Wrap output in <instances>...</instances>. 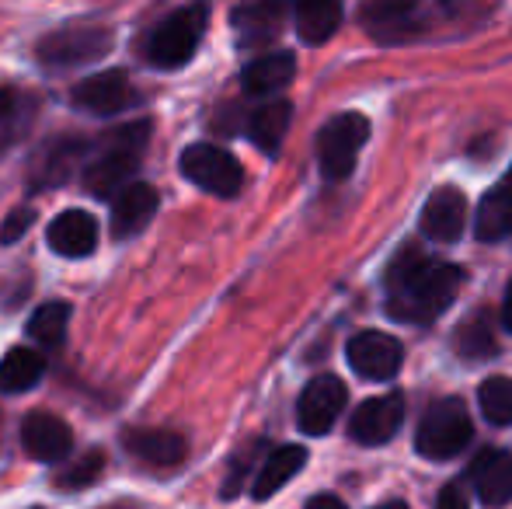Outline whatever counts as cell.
<instances>
[{
    "label": "cell",
    "instance_id": "6da1fadb",
    "mask_svg": "<svg viewBox=\"0 0 512 509\" xmlns=\"http://www.w3.org/2000/svg\"><path fill=\"white\" fill-rule=\"evenodd\" d=\"M464 272L450 262H436L418 245H405L387 265V314L405 325H432L453 304Z\"/></svg>",
    "mask_w": 512,
    "mask_h": 509
},
{
    "label": "cell",
    "instance_id": "7a4b0ae2",
    "mask_svg": "<svg viewBox=\"0 0 512 509\" xmlns=\"http://www.w3.org/2000/svg\"><path fill=\"white\" fill-rule=\"evenodd\" d=\"M150 129L154 126H150L147 119L119 126L115 133H105L102 140L88 150V161H84V185L91 189V196H98V199L119 196V192L133 182L143 150H147Z\"/></svg>",
    "mask_w": 512,
    "mask_h": 509
},
{
    "label": "cell",
    "instance_id": "3957f363",
    "mask_svg": "<svg viewBox=\"0 0 512 509\" xmlns=\"http://www.w3.org/2000/svg\"><path fill=\"white\" fill-rule=\"evenodd\" d=\"M209 21L206 4H189L171 11L147 39V63L157 70H178L196 56Z\"/></svg>",
    "mask_w": 512,
    "mask_h": 509
},
{
    "label": "cell",
    "instance_id": "277c9868",
    "mask_svg": "<svg viewBox=\"0 0 512 509\" xmlns=\"http://www.w3.org/2000/svg\"><path fill=\"white\" fill-rule=\"evenodd\" d=\"M474 426L460 398H439L425 408L415 433V450L429 461H450L471 443Z\"/></svg>",
    "mask_w": 512,
    "mask_h": 509
},
{
    "label": "cell",
    "instance_id": "5b68a950",
    "mask_svg": "<svg viewBox=\"0 0 512 509\" xmlns=\"http://www.w3.org/2000/svg\"><path fill=\"white\" fill-rule=\"evenodd\" d=\"M115 32L108 25H67L42 35L35 46V60L46 70H74L112 53Z\"/></svg>",
    "mask_w": 512,
    "mask_h": 509
},
{
    "label": "cell",
    "instance_id": "8992f818",
    "mask_svg": "<svg viewBox=\"0 0 512 509\" xmlns=\"http://www.w3.org/2000/svg\"><path fill=\"white\" fill-rule=\"evenodd\" d=\"M366 140H370V119L359 112H342V116L328 119L317 133V164H321L324 178L331 182L349 178Z\"/></svg>",
    "mask_w": 512,
    "mask_h": 509
},
{
    "label": "cell",
    "instance_id": "52a82bcc",
    "mask_svg": "<svg viewBox=\"0 0 512 509\" xmlns=\"http://www.w3.org/2000/svg\"><path fill=\"white\" fill-rule=\"evenodd\" d=\"M182 175L192 185L213 192V196H237L244 185V168L230 150L216 147V143H192L182 150Z\"/></svg>",
    "mask_w": 512,
    "mask_h": 509
},
{
    "label": "cell",
    "instance_id": "ba28073f",
    "mask_svg": "<svg viewBox=\"0 0 512 509\" xmlns=\"http://www.w3.org/2000/svg\"><path fill=\"white\" fill-rule=\"evenodd\" d=\"M345 360H349V367L356 370L363 381H391L401 370V363H405V349H401V342L394 339V335L366 328V332L349 339Z\"/></svg>",
    "mask_w": 512,
    "mask_h": 509
},
{
    "label": "cell",
    "instance_id": "9c48e42d",
    "mask_svg": "<svg viewBox=\"0 0 512 509\" xmlns=\"http://www.w3.org/2000/svg\"><path fill=\"white\" fill-rule=\"evenodd\" d=\"M345 408V384L335 374L314 377L297 401V426L307 436H324Z\"/></svg>",
    "mask_w": 512,
    "mask_h": 509
},
{
    "label": "cell",
    "instance_id": "30bf717a",
    "mask_svg": "<svg viewBox=\"0 0 512 509\" xmlns=\"http://www.w3.org/2000/svg\"><path fill=\"white\" fill-rule=\"evenodd\" d=\"M405 422V398L401 394H380L370 398L352 412L349 419V436L359 447H380V443L394 440Z\"/></svg>",
    "mask_w": 512,
    "mask_h": 509
},
{
    "label": "cell",
    "instance_id": "8fae6325",
    "mask_svg": "<svg viewBox=\"0 0 512 509\" xmlns=\"http://www.w3.org/2000/svg\"><path fill=\"white\" fill-rule=\"evenodd\" d=\"M21 447L32 461L56 464L74 450V429L53 412H28L21 422Z\"/></svg>",
    "mask_w": 512,
    "mask_h": 509
},
{
    "label": "cell",
    "instance_id": "7c38bea8",
    "mask_svg": "<svg viewBox=\"0 0 512 509\" xmlns=\"http://www.w3.org/2000/svg\"><path fill=\"white\" fill-rule=\"evenodd\" d=\"M70 102L84 112H95V116H112V112H122L126 105H133L136 95L129 88L126 70H102V74H91L81 84H74Z\"/></svg>",
    "mask_w": 512,
    "mask_h": 509
},
{
    "label": "cell",
    "instance_id": "4fadbf2b",
    "mask_svg": "<svg viewBox=\"0 0 512 509\" xmlns=\"http://www.w3.org/2000/svg\"><path fill=\"white\" fill-rule=\"evenodd\" d=\"M422 234L432 241H443V245H453V241L464 238V227H467V199L460 189L453 185H443L429 196L422 210Z\"/></svg>",
    "mask_w": 512,
    "mask_h": 509
},
{
    "label": "cell",
    "instance_id": "5bb4252c",
    "mask_svg": "<svg viewBox=\"0 0 512 509\" xmlns=\"http://www.w3.org/2000/svg\"><path fill=\"white\" fill-rule=\"evenodd\" d=\"M157 206H161V196H157L154 185L147 182H129L126 189L115 196L112 206V238L115 241H129L143 231V227L154 220Z\"/></svg>",
    "mask_w": 512,
    "mask_h": 509
},
{
    "label": "cell",
    "instance_id": "9a60e30c",
    "mask_svg": "<svg viewBox=\"0 0 512 509\" xmlns=\"http://www.w3.org/2000/svg\"><path fill=\"white\" fill-rule=\"evenodd\" d=\"M46 241L56 255L84 258L98 248V220L88 210H63L46 227Z\"/></svg>",
    "mask_w": 512,
    "mask_h": 509
},
{
    "label": "cell",
    "instance_id": "2e32d148",
    "mask_svg": "<svg viewBox=\"0 0 512 509\" xmlns=\"http://www.w3.org/2000/svg\"><path fill=\"white\" fill-rule=\"evenodd\" d=\"M122 447L143 464H154V468H175L189 454V443L185 436L171 433V429H126L122 433Z\"/></svg>",
    "mask_w": 512,
    "mask_h": 509
},
{
    "label": "cell",
    "instance_id": "e0dca14e",
    "mask_svg": "<svg viewBox=\"0 0 512 509\" xmlns=\"http://www.w3.org/2000/svg\"><path fill=\"white\" fill-rule=\"evenodd\" d=\"M471 482L485 506L512 503V454L509 450H485L471 464Z\"/></svg>",
    "mask_w": 512,
    "mask_h": 509
},
{
    "label": "cell",
    "instance_id": "ac0fdd59",
    "mask_svg": "<svg viewBox=\"0 0 512 509\" xmlns=\"http://www.w3.org/2000/svg\"><path fill=\"white\" fill-rule=\"evenodd\" d=\"M286 14H290V7L286 4L265 0V4L237 7V11L230 14V21H234V28H237V42H241L244 49H251V46H262V42L276 39Z\"/></svg>",
    "mask_w": 512,
    "mask_h": 509
},
{
    "label": "cell",
    "instance_id": "d6986e66",
    "mask_svg": "<svg viewBox=\"0 0 512 509\" xmlns=\"http://www.w3.org/2000/svg\"><path fill=\"white\" fill-rule=\"evenodd\" d=\"M88 150H91V143H84V140H53L39 154V161H35L32 185L35 189H46V185L67 182L70 171L88 161Z\"/></svg>",
    "mask_w": 512,
    "mask_h": 509
},
{
    "label": "cell",
    "instance_id": "ffe728a7",
    "mask_svg": "<svg viewBox=\"0 0 512 509\" xmlns=\"http://www.w3.org/2000/svg\"><path fill=\"white\" fill-rule=\"evenodd\" d=\"M297 74V56L293 53H269V56H258L244 67L241 84L248 95H276L283 91L286 84L293 81Z\"/></svg>",
    "mask_w": 512,
    "mask_h": 509
},
{
    "label": "cell",
    "instance_id": "44dd1931",
    "mask_svg": "<svg viewBox=\"0 0 512 509\" xmlns=\"http://www.w3.org/2000/svg\"><path fill=\"white\" fill-rule=\"evenodd\" d=\"M290 119H293V105L276 98V102H265L262 109L251 112L248 119V136L265 157H276L279 147L286 140V129H290Z\"/></svg>",
    "mask_w": 512,
    "mask_h": 509
},
{
    "label": "cell",
    "instance_id": "7402d4cb",
    "mask_svg": "<svg viewBox=\"0 0 512 509\" xmlns=\"http://www.w3.org/2000/svg\"><path fill=\"white\" fill-rule=\"evenodd\" d=\"M304 464H307V450L304 447H297V443L276 447L269 457H265L262 468H258L255 485H251V496H255V499L276 496V492L283 489V485L290 482V478L297 475V471L304 468Z\"/></svg>",
    "mask_w": 512,
    "mask_h": 509
},
{
    "label": "cell",
    "instance_id": "603a6c76",
    "mask_svg": "<svg viewBox=\"0 0 512 509\" xmlns=\"http://www.w3.org/2000/svg\"><path fill=\"white\" fill-rule=\"evenodd\" d=\"M46 377V360L42 353L28 346H14L0 360V394H25Z\"/></svg>",
    "mask_w": 512,
    "mask_h": 509
},
{
    "label": "cell",
    "instance_id": "cb8c5ba5",
    "mask_svg": "<svg viewBox=\"0 0 512 509\" xmlns=\"http://www.w3.org/2000/svg\"><path fill=\"white\" fill-rule=\"evenodd\" d=\"M293 18H297V35L307 46H321L342 25V4L335 0H304V4L293 7Z\"/></svg>",
    "mask_w": 512,
    "mask_h": 509
},
{
    "label": "cell",
    "instance_id": "d4e9b609",
    "mask_svg": "<svg viewBox=\"0 0 512 509\" xmlns=\"http://www.w3.org/2000/svg\"><path fill=\"white\" fill-rule=\"evenodd\" d=\"M474 234L478 241H502L512 234V189L499 185V189L485 192L478 206V220H474Z\"/></svg>",
    "mask_w": 512,
    "mask_h": 509
},
{
    "label": "cell",
    "instance_id": "484cf974",
    "mask_svg": "<svg viewBox=\"0 0 512 509\" xmlns=\"http://www.w3.org/2000/svg\"><path fill=\"white\" fill-rule=\"evenodd\" d=\"M495 349H499V342H495L492 318H488L485 307H478V311L457 328V353L467 356V360H485Z\"/></svg>",
    "mask_w": 512,
    "mask_h": 509
},
{
    "label": "cell",
    "instance_id": "4316f807",
    "mask_svg": "<svg viewBox=\"0 0 512 509\" xmlns=\"http://www.w3.org/2000/svg\"><path fill=\"white\" fill-rule=\"evenodd\" d=\"M67 325H70V304L49 300V304H42L39 311L32 314L28 335H32L39 346H60L63 335H67Z\"/></svg>",
    "mask_w": 512,
    "mask_h": 509
},
{
    "label": "cell",
    "instance_id": "83f0119b",
    "mask_svg": "<svg viewBox=\"0 0 512 509\" xmlns=\"http://www.w3.org/2000/svg\"><path fill=\"white\" fill-rule=\"evenodd\" d=\"M478 401L492 426H512V377H488L478 391Z\"/></svg>",
    "mask_w": 512,
    "mask_h": 509
},
{
    "label": "cell",
    "instance_id": "f1b7e54d",
    "mask_svg": "<svg viewBox=\"0 0 512 509\" xmlns=\"http://www.w3.org/2000/svg\"><path fill=\"white\" fill-rule=\"evenodd\" d=\"M102 468H105V454L102 450H91V454L77 457L70 468H63V475L56 478V485H60V489H84V485L98 482Z\"/></svg>",
    "mask_w": 512,
    "mask_h": 509
},
{
    "label": "cell",
    "instance_id": "f546056e",
    "mask_svg": "<svg viewBox=\"0 0 512 509\" xmlns=\"http://www.w3.org/2000/svg\"><path fill=\"white\" fill-rule=\"evenodd\" d=\"M32 224H35V210L21 206V210H14L11 217L4 220V231H0V241H4V245H14V241H18L21 234H25Z\"/></svg>",
    "mask_w": 512,
    "mask_h": 509
},
{
    "label": "cell",
    "instance_id": "4dcf8cb0",
    "mask_svg": "<svg viewBox=\"0 0 512 509\" xmlns=\"http://www.w3.org/2000/svg\"><path fill=\"white\" fill-rule=\"evenodd\" d=\"M436 509H471V503H467V496H464L460 485H446L436 499Z\"/></svg>",
    "mask_w": 512,
    "mask_h": 509
},
{
    "label": "cell",
    "instance_id": "1f68e13d",
    "mask_svg": "<svg viewBox=\"0 0 512 509\" xmlns=\"http://www.w3.org/2000/svg\"><path fill=\"white\" fill-rule=\"evenodd\" d=\"M307 509H345V503L338 496H314L307 503Z\"/></svg>",
    "mask_w": 512,
    "mask_h": 509
},
{
    "label": "cell",
    "instance_id": "d6a6232c",
    "mask_svg": "<svg viewBox=\"0 0 512 509\" xmlns=\"http://www.w3.org/2000/svg\"><path fill=\"white\" fill-rule=\"evenodd\" d=\"M502 328L512 332V283H509V290H506V304H502Z\"/></svg>",
    "mask_w": 512,
    "mask_h": 509
},
{
    "label": "cell",
    "instance_id": "836d02e7",
    "mask_svg": "<svg viewBox=\"0 0 512 509\" xmlns=\"http://www.w3.org/2000/svg\"><path fill=\"white\" fill-rule=\"evenodd\" d=\"M11 105H14V95L7 88H0V119H4L7 112H11Z\"/></svg>",
    "mask_w": 512,
    "mask_h": 509
},
{
    "label": "cell",
    "instance_id": "e575fe53",
    "mask_svg": "<svg viewBox=\"0 0 512 509\" xmlns=\"http://www.w3.org/2000/svg\"><path fill=\"white\" fill-rule=\"evenodd\" d=\"M377 509H408V503H401V499H391V503H380Z\"/></svg>",
    "mask_w": 512,
    "mask_h": 509
},
{
    "label": "cell",
    "instance_id": "d590c367",
    "mask_svg": "<svg viewBox=\"0 0 512 509\" xmlns=\"http://www.w3.org/2000/svg\"><path fill=\"white\" fill-rule=\"evenodd\" d=\"M502 185H509V189H512V168H509V175H506V182H502Z\"/></svg>",
    "mask_w": 512,
    "mask_h": 509
},
{
    "label": "cell",
    "instance_id": "8d00e7d4",
    "mask_svg": "<svg viewBox=\"0 0 512 509\" xmlns=\"http://www.w3.org/2000/svg\"><path fill=\"white\" fill-rule=\"evenodd\" d=\"M105 509H129V506H105Z\"/></svg>",
    "mask_w": 512,
    "mask_h": 509
}]
</instances>
